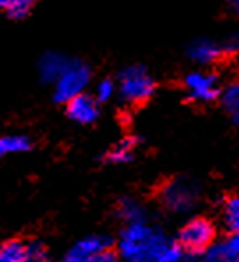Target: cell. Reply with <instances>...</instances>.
Instances as JSON below:
<instances>
[{"mask_svg":"<svg viewBox=\"0 0 239 262\" xmlns=\"http://www.w3.org/2000/svg\"><path fill=\"white\" fill-rule=\"evenodd\" d=\"M66 114L76 124H92L99 117V101L94 96L83 92L66 103Z\"/></svg>","mask_w":239,"mask_h":262,"instance_id":"ba28073f","label":"cell"},{"mask_svg":"<svg viewBox=\"0 0 239 262\" xmlns=\"http://www.w3.org/2000/svg\"><path fill=\"white\" fill-rule=\"evenodd\" d=\"M32 142L25 135H0V158L9 154H21L30 151Z\"/></svg>","mask_w":239,"mask_h":262,"instance_id":"9a60e30c","label":"cell"},{"mask_svg":"<svg viewBox=\"0 0 239 262\" xmlns=\"http://www.w3.org/2000/svg\"><path fill=\"white\" fill-rule=\"evenodd\" d=\"M216 239V227L211 220L195 216L188 220L177 234V243L186 255H202Z\"/></svg>","mask_w":239,"mask_h":262,"instance_id":"277c9868","label":"cell"},{"mask_svg":"<svg viewBox=\"0 0 239 262\" xmlns=\"http://www.w3.org/2000/svg\"><path fill=\"white\" fill-rule=\"evenodd\" d=\"M92 78L91 68L80 59H71L62 75L53 83V98L59 103H68L87 91Z\"/></svg>","mask_w":239,"mask_h":262,"instance_id":"5b68a950","label":"cell"},{"mask_svg":"<svg viewBox=\"0 0 239 262\" xmlns=\"http://www.w3.org/2000/svg\"><path fill=\"white\" fill-rule=\"evenodd\" d=\"M170 245L167 234L145 220L124 225L117 239V255L122 262H160Z\"/></svg>","mask_w":239,"mask_h":262,"instance_id":"6da1fadb","label":"cell"},{"mask_svg":"<svg viewBox=\"0 0 239 262\" xmlns=\"http://www.w3.org/2000/svg\"><path fill=\"white\" fill-rule=\"evenodd\" d=\"M138 140L135 137H126L122 140H119L115 145L106 151L105 160L108 163H115V165H122V163H129L135 156V151H137Z\"/></svg>","mask_w":239,"mask_h":262,"instance_id":"7c38bea8","label":"cell"},{"mask_svg":"<svg viewBox=\"0 0 239 262\" xmlns=\"http://www.w3.org/2000/svg\"><path fill=\"white\" fill-rule=\"evenodd\" d=\"M117 94L128 105H142L153 98L156 80L142 64L126 66L117 76Z\"/></svg>","mask_w":239,"mask_h":262,"instance_id":"7a4b0ae2","label":"cell"},{"mask_svg":"<svg viewBox=\"0 0 239 262\" xmlns=\"http://www.w3.org/2000/svg\"><path fill=\"white\" fill-rule=\"evenodd\" d=\"M183 87L195 103H211L222 94L218 76L207 71H191L184 76Z\"/></svg>","mask_w":239,"mask_h":262,"instance_id":"8992f818","label":"cell"},{"mask_svg":"<svg viewBox=\"0 0 239 262\" xmlns=\"http://www.w3.org/2000/svg\"><path fill=\"white\" fill-rule=\"evenodd\" d=\"M7 6V0H0V9H6Z\"/></svg>","mask_w":239,"mask_h":262,"instance_id":"d4e9b609","label":"cell"},{"mask_svg":"<svg viewBox=\"0 0 239 262\" xmlns=\"http://www.w3.org/2000/svg\"><path fill=\"white\" fill-rule=\"evenodd\" d=\"M23 262H50L48 250L45 248V245H41V243H37V241L29 243V245L25 246Z\"/></svg>","mask_w":239,"mask_h":262,"instance_id":"d6986e66","label":"cell"},{"mask_svg":"<svg viewBox=\"0 0 239 262\" xmlns=\"http://www.w3.org/2000/svg\"><path fill=\"white\" fill-rule=\"evenodd\" d=\"M117 94V83L114 82V80H101V82L96 85V92H94V98L98 99L99 103H105L112 99V96Z\"/></svg>","mask_w":239,"mask_h":262,"instance_id":"ffe728a7","label":"cell"},{"mask_svg":"<svg viewBox=\"0 0 239 262\" xmlns=\"http://www.w3.org/2000/svg\"><path fill=\"white\" fill-rule=\"evenodd\" d=\"M112 239L103 234H94L80 239L69 252L62 257L60 262H94V259L101 253L108 252Z\"/></svg>","mask_w":239,"mask_h":262,"instance_id":"52a82bcc","label":"cell"},{"mask_svg":"<svg viewBox=\"0 0 239 262\" xmlns=\"http://www.w3.org/2000/svg\"><path fill=\"white\" fill-rule=\"evenodd\" d=\"M94 262H122V259L117 255V253H112L108 250V252H105V253H101V255L96 257Z\"/></svg>","mask_w":239,"mask_h":262,"instance_id":"7402d4cb","label":"cell"},{"mask_svg":"<svg viewBox=\"0 0 239 262\" xmlns=\"http://www.w3.org/2000/svg\"><path fill=\"white\" fill-rule=\"evenodd\" d=\"M225 2H227V6H229V9L239 16V0H225Z\"/></svg>","mask_w":239,"mask_h":262,"instance_id":"603a6c76","label":"cell"},{"mask_svg":"<svg viewBox=\"0 0 239 262\" xmlns=\"http://www.w3.org/2000/svg\"><path fill=\"white\" fill-rule=\"evenodd\" d=\"M223 45V50H225V55H236L239 53V32L237 34H232V36H229L225 41H222Z\"/></svg>","mask_w":239,"mask_h":262,"instance_id":"44dd1931","label":"cell"},{"mask_svg":"<svg viewBox=\"0 0 239 262\" xmlns=\"http://www.w3.org/2000/svg\"><path fill=\"white\" fill-rule=\"evenodd\" d=\"M229 243L232 245V248L239 253V232H234L232 236L229 237Z\"/></svg>","mask_w":239,"mask_h":262,"instance_id":"cb8c5ba5","label":"cell"},{"mask_svg":"<svg viewBox=\"0 0 239 262\" xmlns=\"http://www.w3.org/2000/svg\"><path fill=\"white\" fill-rule=\"evenodd\" d=\"M25 246L21 241L11 239L0 245V262H23Z\"/></svg>","mask_w":239,"mask_h":262,"instance_id":"e0dca14e","label":"cell"},{"mask_svg":"<svg viewBox=\"0 0 239 262\" xmlns=\"http://www.w3.org/2000/svg\"><path fill=\"white\" fill-rule=\"evenodd\" d=\"M190 60L200 64V66H209L216 64L218 60H222L225 55V50H223L222 41H213V39H195L193 43L188 46L186 50Z\"/></svg>","mask_w":239,"mask_h":262,"instance_id":"9c48e42d","label":"cell"},{"mask_svg":"<svg viewBox=\"0 0 239 262\" xmlns=\"http://www.w3.org/2000/svg\"><path fill=\"white\" fill-rule=\"evenodd\" d=\"M161 206L172 214H186L195 209L200 199V188L190 177H172L158 193Z\"/></svg>","mask_w":239,"mask_h":262,"instance_id":"3957f363","label":"cell"},{"mask_svg":"<svg viewBox=\"0 0 239 262\" xmlns=\"http://www.w3.org/2000/svg\"><path fill=\"white\" fill-rule=\"evenodd\" d=\"M34 4H36V0H7V6L4 11L7 13V16L14 18V20H21L32 11Z\"/></svg>","mask_w":239,"mask_h":262,"instance_id":"ac0fdd59","label":"cell"},{"mask_svg":"<svg viewBox=\"0 0 239 262\" xmlns=\"http://www.w3.org/2000/svg\"><path fill=\"white\" fill-rule=\"evenodd\" d=\"M69 57H66L60 52H46L41 55L39 62H37V71H39V78L45 83H55L57 78L62 75V71L68 68Z\"/></svg>","mask_w":239,"mask_h":262,"instance_id":"30bf717a","label":"cell"},{"mask_svg":"<svg viewBox=\"0 0 239 262\" xmlns=\"http://www.w3.org/2000/svg\"><path fill=\"white\" fill-rule=\"evenodd\" d=\"M222 222L230 234L239 232V191L225 199L222 206Z\"/></svg>","mask_w":239,"mask_h":262,"instance_id":"2e32d148","label":"cell"},{"mask_svg":"<svg viewBox=\"0 0 239 262\" xmlns=\"http://www.w3.org/2000/svg\"><path fill=\"white\" fill-rule=\"evenodd\" d=\"M115 216L121 220L124 225L149 220L147 218V209H145L144 204H140L138 200L131 199V196H124V199L119 200L117 206H115Z\"/></svg>","mask_w":239,"mask_h":262,"instance_id":"8fae6325","label":"cell"},{"mask_svg":"<svg viewBox=\"0 0 239 262\" xmlns=\"http://www.w3.org/2000/svg\"><path fill=\"white\" fill-rule=\"evenodd\" d=\"M220 99H222V106L225 110L227 117L230 119L234 126L239 128V80L237 82L229 83L220 94Z\"/></svg>","mask_w":239,"mask_h":262,"instance_id":"5bb4252c","label":"cell"},{"mask_svg":"<svg viewBox=\"0 0 239 262\" xmlns=\"http://www.w3.org/2000/svg\"><path fill=\"white\" fill-rule=\"evenodd\" d=\"M200 262H239V253L227 241H214L200 255Z\"/></svg>","mask_w":239,"mask_h":262,"instance_id":"4fadbf2b","label":"cell"}]
</instances>
